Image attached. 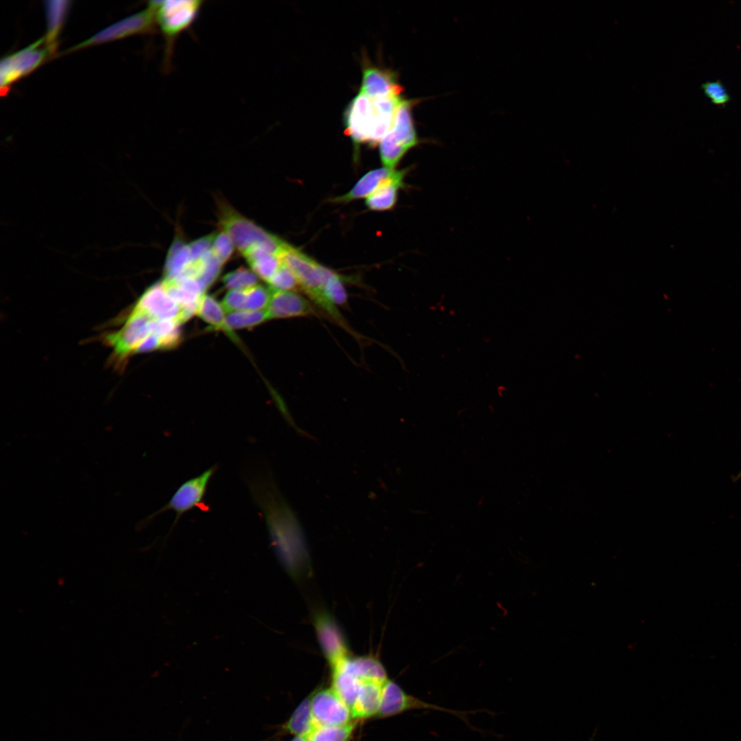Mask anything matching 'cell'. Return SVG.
Here are the masks:
<instances>
[{
  "instance_id": "1",
  "label": "cell",
  "mask_w": 741,
  "mask_h": 741,
  "mask_svg": "<svg viewBox=\"0 0 741 741\" xmlns=\"http://www.w3.org/2000/svg\"><path fill=\"white\" fill-rule=\"evenodd\" d=\"M403 99L401 96L370 99L358 93L344 113L346 135L356 145L375 147L392 128Z\"/></svg>"
},
{
  "instance_id": "2",
  "label": "cell",
  "mask_w": 741,
  "mask_h": 741,
  "mask_svg": "<svg viewBox=\"0 0 741 741\" xmlns=\"http://www.w3.org/2000/svg\"><path fill=\"white\" fill-rule=\"evenodd\" d=\"M279 257L294 273L300 288L336 321L342 324L343 319L336 306L327 300L323 293L324 279L328 268L288 244Z\"/></svg>"
},
{
  "instance_id": "3",
  "label": "cell",
  "mask_w": 741,
  "mask_h": 741,
  "mask_svg": "<svg viewBox=\"0 0 741 741\" xmlns=\"http://www.w3.org/2000/svg\"><path fill=\"white\" fill-rule=\"evenodd\" d=\"M220 224L242 255L259 247L279 257L287 244L226 205L220 209Z\"/></svg>"
},
{
  "instance_id": "4",
  "label": "cell",
  "mask_w": 741,
  "mask_h": 741,
  "mask_svg": "<svg viewBox=\"0 0 741 741\" xmlns=\"http://www.w3.org/2000/svg\"><path fill=\"white\" fill-rule=\"evenodd\" d=\"M156 23L165 39V67H169L176 40L196 20L203 1L199 0L154 1Z\"/></svg>"
},
{
  "instance_id": "5",
  "label": "cell",
  "mask_w": 741,
  "mask_h": 741,
  "mask_svg": "<svg viewBox=\"0 0 741 741\" xmlns=\"http://www.w3.org/2000/svg\"><path fill=\"white\" fill-rule=\"evenodd\" d=\"M412 100L403 99L393 126L379 143V155L384 167L395 169L406 152L416 146L418 138L414 126Z\"/></svg>"
},
{
  "instance_id": "6",
  "label": "cell",
  "mask_w": 741,
  "mask_h": 741,
  "mask_svg": "<svg viewBox=\"0 0 741 741\" xmlns=\"http://www.w3.org/2000/svg\"><path fill=\"white\" fill-rule=\"evenodd\" d=\"M413 709H427L447 712L458 717L464 722L468 727L475 730L477 729L471 725L467 716L473 713L476 714L479 711H486L483 709L460 711L427 703L406 693L394 681L387 680L383 685L381 705L377 717L392 716Z\"/></svg>"
},
{
  "instance_id": "7",
  "label": "cell",
  "mask_w": 741,
  "mask_h": 741,
  "mask_svg": "<svg viewBox=\"0 0 741 741\" xmlns=\"http://www.w3.org/2000/svg\"><path fill=\"white\" fill-rule=\"evenodd\" d=\"M217 469V466H212L200 475L184 482L176 489L169 501L164 506L147 517L145 521H151L158 514L167 510H172L176 514V518L171 528V530H172L185 513L196 508L207 510L208 506L204 503V497L210 480Z\"/></svg>"
},
{
  "instance_id": "8",
  "label": "cell",
  "mask_w": 741,
  "mask_h": 741,
  "mask_svg": "<svg viewBox=\"0 0 741 741\" xmlns=\"http://www.w3.org/2000/svg\"><path fill=\"white\" fill-rule=\"evenodd\" d=\"M156 25L155 5L154 1H151L145 10L104 28L93 36L73 46L67 52L121 39L134 34L150 33L154 31Z\"/></svg>"
},
{
  "instance_id": "9",
  "label": "cell",
  "mask_w": 741,
  "mask_h": 741,
  "mask_svg": "<svg viewBox=\"0 0 741 741\" xmlns=\"http://www.w3.org/2000/svg\"><path fill=\"white\" fill-rule=\"evenodd\" d=\"M51 54L44 38L29 46L4 56L0 63V88L6 93L10 86L36 69Z\"/></svg>"
},
{
  "instance_id": "10",
  "label": "cell",
  "mask_w": 741,
  "mask_h": 741,
  "mask_svg": "<svg viewBox=\"0 0 741 741\" xmlns=\"http://www.w3.org/2000/svg\"><path fill=\"white\" fill-rule=\"evenodd\" d=\"M311 710L316 727L344 725L352 722L350 708L332 687L311 694Z\"/></svg>"
},
{
  "instance_id": "11",
  "label": "cell",
  "mask_w": 741,
  "mask_h": 741,
  "mask_svg": "<svg viewBox=\"0 0 741 741\" xmlns=\"http://www.w3.org/2000/svg\"><path fill=\"white\" fill-rule=\"evenodd\" d=\"M403 88L394 71L375 65L367 58L362 60L360 93L370 99L401 96Z\"/></svg>"
},
{
  "instance_id": "12",
  "label": "cell",
  "mask_w": 741,
  "mask_h": 741,
  "mask_svg": "<svg viewBox=\"0 0 741 741\" xmlns=\"http://www.w3.org/2000/svg\"><path fill=\"white\" fill-rule=\"evenodd\" d=\"M315 628L323 652L333 668L348 657L345 641L329 615L318 614L315 619Z\"/></svg>"
},
{
  "instance_id": "13",
  "label": "cell",
  "mask_w": 741,
  "mask_h": 741,
  "mask_svg": "<svg viewBox=\"0 0 741 741\" xmlns=\"http://www.w3.org/2000/svg\"><path fill=\"white\" fill-rule=\"evenodd\" d=\"M134 307L152 319H172L179 322L181 308L169 295L162 283H157L150 286L145 291Z\"/></svg>"
},
{
  "instance_id": "14",
  "label": "cell",
  "mask_w": 741,
  "mask_h": 741,
  "mask_svg": "<svg viewBox=\"0 0 741 741\" xmlns=\"http://www.w3.org/2000/svg\"><path fill=\"white\" fill-rule=\"evenodd\" d=\"M266 310L269 319L309 316L316 313L313 305L295 291H272Z\"/></svg>"
},
{
  "instance_id": "15",
  "label": "cell",
  "mask_w": 741,
  "mask_h": 741,
  "mask_svg": "<svg viewBox=\"0 0 741 741\" xmlns=\"http://www.w3.org/2000/svg\"><path fill=\"white\" fill-rule=\"evenodd\" d=\"M407 169L397 170L394 174L366 198V207L373 211H386L394 207L398 192L403 187Z\"/></svg>"
},
{
  "instance_id": "16",
  "label": "cell",
  "mask_w": 741,
  "mask_h": 741,
  "mask_svg": "<svg viewBox=\"0 0 741 741\" xmlns=\"http://www.w3.org/2000/svg\"><path fill=\"white\" fill-rule=\"evenodd\" d=\"M384 683L362 681L358 695L351 709L353 718L366 719L377 716L381 705Z\"/></svg>"
},
{
  "instance_id": "17",
  "label": "cell",
  "mask_w": 741,
  "mask_h": 741,
  "mask_svg": "<svg viewBox=\"0 0 741 741\" xmlns=\"http://www.w3.org/2000/svg\"><path fill=\"white\" fill-rule=\"evenodd\" d=\"M396 169L385 167L373 169L365 174L347 193L331 200L333 202H349L355 200L367 198L373 193L387 179L391 177Z\"/></svg>"
},
{
  "instance_id": "18",
  "label": "cell",
  "mask_w": 741,
  "mask_h": 741,
  "mask_svg": "<svg viewBox=\"0 0 741 741\" xmlns=\"http://www.w3.org/2000/svg\"><path fill=\"white\" fill-rule=\"evenodd\" d=\"M69 1H47L45 2L47 16V32L44 36L45 44L51 54L54 53L60 30L64 22L70 6Z\"/></svg>"
},
{
  "instance_id": "19",
  "label": "cell",
  "mask_w": 741,
  "mask_h": 741,
  "mask_svg": "<svg viewBox=\"0 0 741 741\" xmlns=\"http://www.w3.org/2000/svg\"><path fill=\"white\" fill-rule=\"evenodd\" d=\"M311 710V694L303 699L279 729L280 734L310 736L316 729Z\"/></svg>"
},
{
  "instance_id": "20",
  "label": "cell",
  "mask_w": 741,
  "mask_h": 741,
  "mask_svg": "<svg viewBox=\"0 0 741 741\" xmlns=\"http://www.w3.org/2000/svg\"><path fill=\"white\" fill-rule=\"evenodd\" d=\"M332 669V688L351 709L358 695L362 680L340 663Z\"/></svg>"
},
{
  "instance_id": "21",
  "label": "cell",
  "mask_w": 741,
  "mask_h": 741,
  "mask_svg": "<svg viewBox=\"0 0 741 741\" xmlns=\"http://www.w3.org/2000/svg\"><path fill=\"white\" fill-rule=\"evenodd\" d=\"M342 664L362 681H374L384 683L388 680L384 666L373 657H348Z\"/></svg>"
},
{
  "instance_id": "22",
  "label": "cell",
  "mask_w": 741,
  "mask_h": 741,
  "mask_svg": "<svg viewBox=\"0 0 741 741\" xmlns=\"http://www.w3.org/2000/svg\"><path fill=\"white\" fill-rule=\"evenodd\" d=\"M243 255L255 274L266 282L271 279L282 264L278 255L259 247L252 248Z\"/></svg>"
},
{
  "instance_id": "23",
  "label": "cell",
  "mask_w": 741,
  "mask_h": 741,
  "mask_svg": "<svg viewBox=\"0 0 741 741\" xmlns=\"http://www.w3.org/2000/svg\"><path fill=\"white\" fill-rule=\"evenodd\" d=\"M191 261L188 245L176 239L171 245L165 264V279H172L180 275Z\"/></svg>"
},
{
  "instance_id": "24",
  "label": "cell",
  "mask_w": 741,
  "mask_h": 741,
  "mask_svg": "<svg viewBox=\"0 0 741 741\" xmlns=\"http://www.w3.org/2000/svg\"><path fill=\"white\" fill-rule=\"evenodd\" d=\"M224 311L223 307L213 297L204 294L200 301L197 314L213 328L223 330L232 338L233 335L226 325Z\"/></svg>"
},
{
  "instance_id": "25",
  "label": "cell",
  "mask_w": 741,
  "mask_h": 741,
  "mask_svg": "<svg viewBox=\"0 0 741 741\" xmlns=\"http://www.w3.org/2000/svg\"><path fill=\"white\" fill-rule=\"evenodd\" d=\"M180 324L175 320H153L152 333L161 340L163 349L177 346L181 340Z\"/></svg>"
},
{
  "instance_id": "26",
  "label": "cell",
  "mask_w": 741,
  "mask_h": 741,
  "mask_svg": "<svg viewBox=\"0 0 741 741\" xmlns=\"http://www.w3.org/2000/svg\"><path fill=\"white\" fill-rule=\"evenodd\" d=\"M268 319L266 310H241L229 313L226 316V323L232 331L256 326Z\"/></svg>"
},
{
  "instance_id": "27",
  "label": "cell",
  "mask_w": 741,
  "mask_h": 741,
  "mask_svg": "<svg viewBox=\"0 0 741 741\" xmlns=\"http://www.w3.org/2000/svg\"><path fill=\"white\" fill-rule=\"evenodd\" d=\"M355 726V722H351L344 725L316 727L308 741H349Z\"/></svg>"
},
{
  "instance_id": "28",
  "label": "cell",
  "mask_w": 741,
  "mask_h": 741,
  "mask_svg": "<svg viewBox=\"0 0 741 741\" xmlns=\"http://www.w3.org/2000/svg\"><path fill=\"white\" fill-rule=\"evenodd\" d=\"M323 293L327 300L333 305H342L347 302V294L340 275L329 270L323 284Z\"/></svg>"
},
{
  "instance_id": "29",
  "label": "cell",
  "mask_w": 741,
  "mask_h": 741,
  "mask_svg": "<svg viewBox=\"0 0 741 741\" xmlns=\"http://www.w3.org/2000/svg\"><path fill=\"white\" fill-rule=\"evenodd\" d=\"M201 259L202 262V269L196 280L204 293L207 289L217 278L223 263L213 255L211 250Z\"/></svg>"
},
{
  "instance_id": "30",
  "label": "cell",
  "mask_w": 741,
  "mask_h": 741,
  "mask_svg": "<svg viewBox=\"0 0 741 741\" xmlns=\"http://www.w3.org/2000/svg\"><path fill=\"white\" fill-rule=\"evenodd\" d=\"M257 276L252 270L238 268L223 277L224 285L230 290H246L257 285Z\"/></svg>"
},
{
  "instance_id": "31",
  "label": "cell",
  "mask_w": 741,
  "mask_h": 741,
  "mask_svg": "<svg viewBox=\"0 0 741 741\" xmlns=\"http://www.w3.org/2000/svg\"><path fill=\"white\" fill-rule=\"evenodd\" d=\"M245 310H266L269 305L272 291L270 288L257 285L246 290Z\"/></svg>"
},
{
  "instance_id": "32",
  "label": "cell",
  "mask_w": 741,
  "mask_h": 741,
  "mask_svg": "<svg viewBox=\"0 0 741 741\" xmlns=\"http://www.w3.org/2000/svg\"><path fill=\"white\" fill-rule=\"evenodd\" d=\"M268 283L272 291H294L300 288L296 277L283 262Z\"/></svg>"
},
{
  "instance_id": "33",
  "label": "cell",
  "mask_w": 741,
  "mask_h": 741,
  "mask_svg": "<svg viewBox=\"0 0 741 741\" xmlns=\"http://www.w3.org/2000/svg\"><path fill=\"white\" fill-rule=\"evenodd\" d=\"M701 87L714 105L725 107L731 100V96L720 80L707 81L701 84Z\"/></svg>"
},
{
  "instance_id": "34",
  "label": "cell",
  "mask_w": 741,
  "mask_h": 741,
  "mask_svg": "<svg viewBox=\"0 0 741 741\" xmlns=\"http://www.w3.org/2000/svg\"><path fill=\"white\" fill-rule=\"evenodd\" d=\"M235 245L224 232H220L215 235L211 251L213 255L222 263H224L231 256Z\"/></svg>"
},
{
  "instance_id": "35",
  "label": "cell",
  "mask_w": 741,
  "mask_h": 741,
  "mask_svg": "<svg viewBox=\"0 0 741 741\" xmlns=\"http://www.w3.org/2000/svg\"><path fill=\"white\" fill-rule=\"evenodd\" d=\"M245 290H229L223 299L222 307L226 311L231 313L245 310Z\"/></svg>"
},
{
  "instance_id": "36",
  "label": "cell",
  "mask_w": 741,
  "mask_h": 741,
  "mask_svg": "<svg viewBox=\"0 0 741 741\" xmlns=\"http://www.w3.org/2000/svg\"><path fill=\"white\" fill-rule=\"evenodd\" d=\"M214 236L215 234L204 236L188 244L191 261L199 260L211 249Z\"/></svg>"
},
{
  "instance_id": "37",
  "label": "cell",
  "mask_w": 741,
  "mask_h": 741,
  "mask_svg": "<svg viewBox=\"0 0 741 741\" xmlns=\"http://www.w3.org/2000/svg\"><path fill=\"white\" fill-rule=\"evenodd\" d=\"M309 736H294L290 741H308Z\"/></svg>"
},
{
  "instance_id": "38",
  "label": "cell",
  "mask_w": 741,
  "mask_h": 741,
  "mask_svg": "<svg viewBox=\"0 0 741 741\" xmlns=\"http://www.w3.org/2000/svg\"><path fill=\"white\" fill-rule=\"evenodd\" d=\"M740 478H741V470L740 471V472L736 476L732 477V480H733V482L738 481Z\"/></svg>"
}]
</instances>
